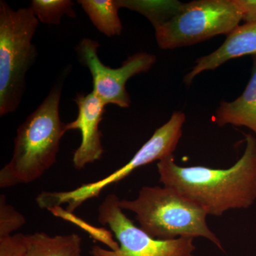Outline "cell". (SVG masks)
Here are the masks:
<instances>
[{"mask_svg":"<svg viewBox=\"0 0 256 256\" xmlns=\"http://www.w3.org/2000/svg\"><path fill=\"white\" fill-rule=\"evenodd\" d=\"M26 220L14 207L6 203L4 195L0 196V238L10 236L22 228Z\"/></svg>","mask_w":256,"mask_h":256,"instance_id":"cell-15","label":"cell"},{"mask_svg":"<svg viewBox=\"0 0 256 256\" xmlns=\"http://www.w3.org/2000/svg\"><path fill=\"white\" fill-rule=\"evenodd\" d=\"M119 204L122 210L133 212L140 228L152 238L173 240L202 237L224 250L220 238L208 228L206 210L174 188L144 186L137 198L120 200Z\"/></svg>","mask_w":256,"mask_h":256,"instance_id":"cell-3","label":"cell"},{"mask_svg":"<svg viewBox=\"0 0 256 256\" xmlns=\"http://www.w3.org/2000/svg\"><path fill=\"white\" fill-rule=\"evenodd\" d=\"M246 141L242 158L228 169L178 166L173 154L168 156L156 164L160 182L208 215L220 216L229 210L249 208L256 201V138L247 134Z\"/></svg>","mask_w":256,"mask_h":256,"instance_id":"cell-1","label":"cell"},{"mask_svg":"<svg viewBox=\"0 0 256 256\" xmlns=\"http://www.w3.org/2000/svg\"><path fill=\"white\" fill-rule=\"evenodd\" d=\"M246 23L256 22V0H234Z\"/></svg>","mask_w":256,"mask_h":256,"instance_id":"cell-17","label":"cell"},{"mask_svg":"<svg viewBox=\"0 0 256 256\" xmlns=\"http://www.w3.org/2000/svg\"><path fill=\"white\" fill-rule=\"evenodd\" d=\"M78 234L50 236L44 232L25 235L22 256H82Z\"/></svg>","mask_w":256,"mask_h":256,"instance_id":"cell-12","label":"cell"},{"mask_svg":"<svg viewBox=\"0 0 256 256\" xmlns=\"http://www.w3.org/2000/svg\"><path fill=\"white\" fill-rule=\"evenodd\" d=\"M242 21L234 0H195L178 6L171 18L156 26L161 50L192 46L220 34L228 35Z\"/></svg>","mask_w":256,"mask_h":256,"instance_id":"cell-5","label":"cell"},{"mask_svg":"<svg viewBox=\"0 0 256 256\" xmlns=\"http://www.w3.org/2000/svg\"><path fill=\"white\" fill-rule=\"evenodd\" d=\"M100 44L84 38L76 47L79 62L90 70L92 78V92L106 106L108 104L128 108L131 99L126 90V82L138 74L148 72L156 63V56L140 52L128 57L120 68H112L101 62L98 50Z\"/></svg>","mask_w":256,"mask_h":256,"instance_id":"cell-8","label":"cell"},{"mask_svg":"<svg viewBox=\"0 0 256 256\" xmlns=\"http://www.w3.org/2000/svg\"><path fill=\"white\" fill-rule=\"evenodd\" d=\"M214 120L220 127L244 126L256 136V56H252V76L244 92L232 102L222 101Z\"/></svg>","mask_w":256,"mask_h":256,"instance_id":"cell-11","label":"cell"},{"mask_svg":"<svg viewBox=\"0 0 256 256\" xmlns=\"http://www.w3.org/2000/svg\"><path fill=\"white\" fill-rule=\"evenodd\" d=\"M24 242L22 234L0 238V256H22Z\"/></svg>","mask_w":256,"mask_h":256,"instance_id":"cell-16","label":"cell"},{"mask_svg":"<svg viewBox=\"0 0 256 256\" xmlns=\"http://www.w3.org/2000/svg\"><path fill=\"white\" fill-rule=\"evenodd\" d=\"M185 120L186 116L183 112L175 111L169 120L156 130L152 136L124 166L102 180L82 184L75 190L42 192L36 197L37 205L42 210H53L62 205L67 204V210L74 212L84 202L98 196L102 190L124 180L134 170L173 154L182 136Z\"/></svg>","mask_w":256,"mask_h":256,"instance_id":"cell-6","label":"cell"},{"mask_svg":"<svg viewBox=\"0 0 256 256\" xmlns=\"http://www.w3.org/2000/svg\"><path fill=\"white\" fill-rule=\"evenodd\" d=\"M70 0H32V11L40 22L48 25H58L64 15L76 16Z\"/></svg>","mask_w":256,"mask_h":256,"instance_id":"cell-14","label":"cell"},{"mask_svg":"<svg viewBox=\"0 0 256 256\" xmlns=\"http://www.w3.org/2000/svg\"><path fill=\"white\" fill-rule=\"evenodd\" d=\"M74 100L78 106V116L66 124V128L67 131L78 130L82 134V142L74 153L73 164L76 169L82 170L100 160L104 154L99 126L106 106L92 92L78 94Z\"/></svg>","mask_w":256,"mask_h":256,"instance_id":"cell-9","label":"cell"},{"mask_svg":"<svg viewBox=\"0 0 256 256\" xmlns=\"http://www.w3.org/2000/svg\"><path fill=\"white\" fill-rule=\"evenodd\" d=\"M120 198L108 195L98 208V220L108 225L120 244L117 250L95 246L90 256H195L196 246L192 238L159 240L152 238L134 225L120 206Z\"/></svg>","mask_w":256,"mask_h":256,"instance_id":"cell-7","label":"cell"},{"mask_svg":"<svg viewBox=\"0 0 256 256\" xmlns=\"http://www.w3.org/2000/svg\"><path fill=\"white\" fill-rule=\"evenodd\" d=\"M248 55L256 56V22L239 25L227 35L220 48L196 60L194 66L184 77V82L190 85L202 72L215 70L229 60Z\"/></svg>","mask_w":256,"mask_h":256,"instance_id":"cell-10","label":"cell"},{"mask_svg":"<svg viewBox=\"0 0 256 256\" xmlns=\"http://www.w3.org/2000/svg\"><path fill=\"white\" fill-rule=\"evenodd\" d=\"M62 90V84L52 88L18 127L12 156L0 170V188L33 182L55 164L60 141L67 132L60 118Z\"/></svg>","mask_w":256,"mask_h":256,"instance_id":"cell-2","label":"cell"},{"mask_svg":"<svg viewBox=\"0 0 256 256\" xmlns=\"http://www.w3.org/2000/svg\"><path fill=\"white\" fill-rule=\"evenodd\" d=\"M31 8L0 2V116L12 114L26 90V75L38 56L32 40L38 28Z\"/></svg>","mask_w":256,"mask_h":256,"instance_id":"cell-4","label":"cell"},{"mask_svg":"<svg viewBox=\"0 0 256 256\" xmlns=\"http://www.w3.org/2000/svg\"><path fill=\"white\" fill-rule=\"evenodd\" d=\"M78 2L101 33L108 37L121 34L122 24L118 16L120 8L117 1L79 0Z\"/></svg>","mask_w":256,"mask_h":256,"instance_id":"cell-13","label":"cell"}]
</instances>
